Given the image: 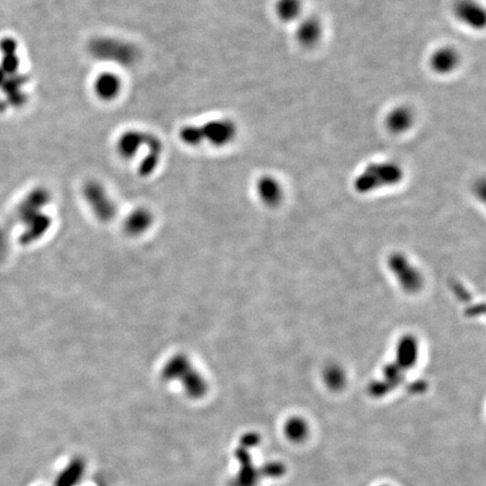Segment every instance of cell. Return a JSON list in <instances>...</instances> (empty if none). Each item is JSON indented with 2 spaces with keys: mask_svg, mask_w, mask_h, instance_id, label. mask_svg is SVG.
I'll return each mask as SVG.
<instances>
[{
  "mask_svg": "<svg viewBox=\"0 0 486 486\" xmlns=\"http://www.w3.org/2000/svg\"><path fill=\"white\" fill-rule=\"evenodd\" d=\"M179 140L190 148L208 144L212 148H226L235 142L237 137V125L226 117L210 119L203 124H187L181 128Z\"/></svg>",
  "mask_w": 486,
  "mask_h": 486,
  "instance_id": "obj_1",
  "label": "cell"
},
{
  "mask_svg": "<svg viewBox=\"0 0 486 486\" xmlns=\"http://www.w3.org/2000/svg\"><path fill=\"white\" fill-rule=\"evenodd\" d=\"M87 50L90 57L98 62L117 65L121 68H131L140 59V50L137 45L115 36L94 37L87 45Z\"/></svg>",
  "mask_w": 486,
  "mask_h": 486,
  "instance_id": "obj_2",
  "label": "cell"
},
{
  "mask_svg": "<svg viewBox=\"0 0 486 486\" xmlns=\"http://www.w3.org/2000/svg\"><path fill=\"white\" fill-rule=\"evenodd\" d=\"M403 177V170L394 161H380L368 165L356 178L359 192H369L378 187L394 185Z\"/></svg>",
  "mask_w": 486,
  "mask_h": 486,
  "instance_id": "obj_3",
  "label": "cell"
},
{
  "mask_svg": "<svg viewBox=\"0 0 486 486\" xmlns=\"http://www.w3.org/2000/svg\"><path fill=\"white\" fill-rule=\"evenodd\" d=\"M453 12L457 21L471 30H483L485 26V9L478 0H457Z\"/></svg>",
  "mask_w": 486,
  "mask_h": 486,
  "instance_id": "obj_4",
  "label": "cell"
},
{
  "mask_svg": "<svg viewBox=\"0 0 486 486\" xmlns=\"http://www.w3.org/2000/svg\"><path fill=\"white\" fill-rule=\"evenodd\" d=\"M151 133L140 130H128L116 140V152L125 160L137 157L141 151H146Z\"/></svg>",
  "mask_w": 486,
  "mask_h": 486,
  "instance_id": "obj_5",
  "label": "cell"
},
{
  "mask_svg": "<svg viewBox=\"0 0 486 486\" xmlns=\"http://www.w3.org/2000/svg\"><path fill=\"white\" fill-rule=\"evenodd\" d=\"M92 92L99 101L105 103L116 101L123 92L121 76L113 72H99L92 81Z\"/></svg>",
  "mask_w": 486,
  "mask_h": 486,
  "instance_id": "obj_6",
  "label": "cell"
},
{
  "mask_svg": "<svg viewBox=\"0 0 486 486\" xmlns=\"http://www.w3.org/2000/svg\"><path fill=\"white\" fill-rule=\"evenodd\" d=\"M460 54L454 47H440L433 51V53L430 54L429 68L433 74L438 76H448L456 72L457 68L460 67Z\"/></svg>",
  "mask_w": 486,
  "mask_h": 486,
  "instance_id": "obj_7",
  "label": "cell"
},
{
  "mask_svg": "<svg viewBox=\"0 0 486 486\" xmlns=\"http://www.w3.org/2000/svg\"><path fill=\"white\" fill-rule=\"evenodd\" d=\"M322 34H324L322 23L315 16L301 17L297 21L295 39L303 48L310 49L315 47L322 39Z\"/></svg>",
  "mask_w": 486,
  "mask_h": 486,
  "instance_id": "obj_8",
  "label": "cell"
},
{
  "mask_svg": "<svg viewBox=\"0 0 486 486\" xmlns=\"http://www.w3.org/2000/svg\"><path fill=\"white\" fill-rule=\"evenodd\" d=\"M414 121V112L411 107L397 105L386 114L385 128L392 134L401 135L412 128Z\"/></svg>",
  "mask_w": 486,
  "mask_h": 486,
  "instance_id": "obj_9",
  "label": "cell"
},
{
  "mask_svg": "<svg viewBox=\"0 0 486 486\" xmlns=\"http://www.w3.org/2000/svg\"><path fill=\"white\" fill-rule=\"evenodd\" d=\"M87 201L92 208L101 214H110L113 211V202L103 185L97 181H90L83 188Z\"/></svg>",
  "mask_w": 486,
  "mask_h": 486,
  "instance_id": "obj_10",
  "label": "cell"
},
{
  "mask_svg": "<svg viewBox=\"0 0 486 486\" xmlns=\"http://www.w3.org/2000/svg\"><path fill=\"white\" fill-rule=\"evenodd\" d=\"M162 153L163 144L161 140L156 137L154 134H151V137L149 140L146 154L143 156L142 161L140 163V174L142 176L151 175L152 172L157 169V167L159 166Z\"/></svg>",
  "mask_w": 486,
  "mask_h": 486,
  "instance_id": "obj_11",
  "label": "cell"
},
{
  "mask_svg": "<svg viewBox=\"0 0 486 486\" xmlns=\"http://www.w3.org/2000/svg\"><path fill=\"white\" fill-rule=\"evenodd\" d=\"M259 199L268 205L278 204L283 197L282 185L273 176H262L257 181Z\"/></svg>",
  "mask_w": 486,
  "mask_h": 486,
  "instance_id": "obj_12",
  "label": "cell"
},
{
  "mask_svg": "<svg viewBox=\"0 0 486 486\" xmlns=\"http://www.w3.org/2000/svg\"><path fill=\"white\" fill-rule=\"evenodd\" d=\"M274 12L283 23H294L302 17V0H276Z\"/></svg>",
  "mask_w": 486,
  "mask_h": 486,
  "instance_id": "obj_13",
  "label": "cell"
},
{
  "mask_svg": "<svg viewBox=\"0 0 486 486\" xmlns=\"http://www.w3.org/2000/svg\"><path fill=\"white\" fill-rule=\"evenodd\" d=\"M287 433L293 438H301L304 435V426L300 422H291L288 424Z\"/></svg>",
  "mask_w": 486,
  "mask_h": 486,
  "instance_id": "obj_14",
  "label": "cell"
}]
</instances>
